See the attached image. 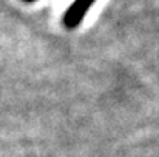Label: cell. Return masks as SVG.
I'll use <instances>...</instances> for the list:
<instances>
[{
	"label": "cell",
	"instance_id": "7a4b0ae2",
	"mask_svg": "<svg viewBox=\"0 0 159 157\" xmlns=\"http://www.w3.org/2000/svg\"><path fill=\"white\" fill-rule=\"evenodd\" d=\"M23 2H36V0H23Z\"/></svg>",
	"mask_w": 159,
	"mask_h": 157
},
{
	"label": "cell",
	"instance_id": "6da1fadb",
	"mask_svg": "<svg viewBox=\"0 0 159 157\" xmlns=\"http://www.w3.org/2000/svg\"><path fill=\"white\" fill-rule=\"evenodd\" d=\"M93 3H94V0H74V3L66 9V12L63 15V25L68 29L77 28Z\"/></svg>",
	"mask_w": 159,
	"mask_h": 157
}]
</instances>
